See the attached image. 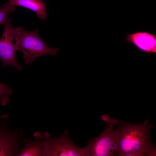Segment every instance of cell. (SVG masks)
<instances>
[{"mask_svg":"<svg viewBox=\"0 0 156 156\" xmlns=\"http://www.w3.org/2000/svg\"><path fill=\"white\" fill-rule=\"evenodd\" d=\"M33 135L35 140H40L45 138L43 134L38 131L35 132Z\"/></svg>","mask_w":156,"mask_h":156,"instance_id":"4fadbf2b","label":"cell"},{"mask_svg":"<svg viewBox=\"0 0 156 156\" xmlns=\"http://www.w3.org/2000/svg\"><path fill=\"white\" fill-rule=\"evenodd\" d=\"M0 156H12L18 155L20 151L22 131H13L8 127V116L0 117Z\"/></svg>","mask_w":156,"mask_h":156,"instance_id":"5b68a950","label":"cell"},{"mask_svg":"<svg viewBox=\"0 0 156 156\" xmlns=\"http://www.w3.org/2000/svg\"><path fill=\"white\" fill-rule=\"evenodd\" d=\"M149 119L134 124L120 120L113 131L115 156H155L156 148L150 130L153 128Z\"/></svg>","mask_w":156,"mask_h":156,"instance_id":"6da1fadb","label":"cell"},{"mask_svg":"<svg viewBox=\"0 0 156 156\" xmlns=\"http://www.w3.org/2000/svg\"><path fill=\"white\" fill-rule=\"evenodd\" d=\"M126 41L138 50L146 53H156V35L145 31L127 33Z\"/></svg>","mask_w":156,"mask_h":156,"instance_id":"52a82bcc","label":"cell"},{"mask_svg":"<svg viewBox=\"0 0 156 156\" xmlns=\"http://www.w3.org/2000/svg\"><path fill=\"white\" fill-rule=\"evenodd\" d=\"M14 6H21L35 12L38 17L43 20L47 19L46 5L43 1L40 0H8Z\"/></svg>","mask_w":156,"mask_h":156,"instance_id":"ba28073f","label":"cell"},{"mask_svg":"<svg viewBox=\"0 0 156 156\" xmlns=\"http://www.w3.org/2000/svg\"><path fill=\"white\" fill-rule=\"evenodd\" d=\"M43 134L45 138H50V135L48 132H45Z\"/></svg>","mask_w":156,"mask_h":156,"instance_id":"5bb4252c","label":"cell"},{"mask_svg":"<svg viewBox=\"0 0 156 156\" xmlns=\"http://www.w3.org/2000/svg\"><path fill=\"white\" fill-rule=\"evenodd\" d=\"M38 29L33 31L24 29L23 27H18V30L15 41L16 51H19L23 54L26 65L31 64L36 59L45 55L55 56L59 48L49 47L40 37Z\"/></svg>","mask_w":156,"mask_h":156,"instance_id":"7a4b0ae2","label":"cell"},{"mask_svg":"<svg viewBox=\"0 0 156 156\" xmlns=\"http://www.w3.org/2000/svg\"><path fill=\"white\" fill-rule=\"evenodd\" d=\"M45 138L40 140L32 141L29 139L25 140L24 146L17 155L19 156H42L43 144Z\"/></svg>","mask_w":156,"mask_h":156,"instance_id":"9c48e42d","label":"cell"},{"mask_svg":"<svg viewBox=\"0 0 156 156\" xmlns=\"http://www.w3.org/2000/svg\"><path fill=\"white\" fill-rule=\"evenodd\" d=\"M11 20V18L8 17L3 24L4 30L0 39V60L3 67L11 65L20 70L22 68L16 60L14 45L18 27L13 28Z\"/></svg>","mask_w":156,"mask_h":156,"instance_id":"277c9868","label":"cell"},{"mask_svg":"<svg viewBox=\"0 0 156 156\" xmlns=\"http://www.w3.org/2000/svg\"><path fill=\"white\" fill-rule=\"evenodd\" d=\"M15 10V6L8 2L5 3L2 7L0 6V25L3 24L8 17V14L13 13Z\"/></svg>","mask_w":156,"mask_h":156,"instance_id":"8fae6325","label":"cell"},{"mask_svg":"<svg viewBox=\"0 0 156 156\" xmlns=\"http://www.w3.org/2000/svg\"><path fill=\"white\" fill-rule=\"evenodd\" d=\"M115 125H106L98 136L89 139L86 147L87 156H114L113 131Z\"/></svg>","mask_w":156,"mask_h":156,"instance_id":"8992f818","label":"cell"},{"mask_svg":"<svg viewBox=\"0 0 156 156\" xmlns=\"http://www.w3.org/2000/svg\"><path fill=\"white\" fill-rule=\"evenodd\" d=\"M42 156H87V154L86 147L79 148L75 145L66 129L59 136L45 138Z\"/></svg>","mask_w":156,"mask_h":156,"instance_id":"3957f363","label":"cell"},{"mask_svg":"<svg viewBox=\"0 0 156 156\" xmlns=\"http://www.w3.org/2000/svg\"><path fill=\"white\" fill-rule=\"evenodd\" d=\"M12 92V90L9 86L0 82V101L2 105L5 106L7 105Z\"/></svg>","mask_w":156,"mask_h":156,"instance_id":"30bf717a","label":"cell"},{"mask_svg":"<svg viewBox=\"0 0 156 156\" xmlns=\"http://www.w3.org/2000/svg\"><path fill=\"white\" fill-rule=\"evenodd\" d=\"M102 120L104 121L106 125H114L116 126L119 124L120 120L116 119L114 118L111 117L107 114H104L101 116Z\"/></svg>","mask_w":156,"mask_h":156,"instance_id":"7c38bea8","label":"cell"}]
</instances>
